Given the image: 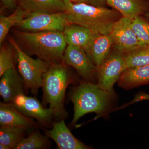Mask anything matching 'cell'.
<instances>
[{
	"label": "cell",
	"mask_w": 149,
	"mask_h": 149,
	"mask_svg": "<svg viewBox=\"0 0 149 149\" xmlns=\"http://www.w3.org/2000/svg\"><path fill=\"white\" fill-rule=\"evenodd\" d=\"M63 62L76 70L85 81L95 83L97 68L83 49L68 45L63 55Z\"/></svg>",
	"instance_id": "9"
},
{
	"label": "cell",
	"mask_w": 149,
	"mask_h": 149,
	"mask_svg": "<svg viewBox=\"0 0 149 149\" xmlns=\"http://www.w3.org/2000/svg\"><path fill=\"white\" fill-rule=\"evenodd\" d=\"M122 54L126 69L149 65V45H141Z\"/></svg>",
	"instance_id": "19"
},
{
	"label": "cell",
	"mask_w": 149,
	"mask_h": 149,
	"mask_svg": "<svg viewBox=\"0 0 149 149\" xmlns=\"http://www.w3.org/2000/svg\"><path fill=\"white\" fill-rule=\"evenodd\" d=\"M144 16L146 17V18L149 21V12L144 14Z\"/></svg>",
	"instance_id": "30"
},
{
	"label": "cell",
	"mask_w": 149,
	"mask_h": 149,
	"mask_svg": "<svg viewBox=\"0 0 149 149\" xmlns=\"http://www.w3.org/2000/svg\"><path fill=\"white\" fill-rule=\"evenodd\" d=\"M29 13L22 9L19 6L10 15L0 16V45L1 46L10 29L23 20Z\"/></svg>",
	"instance_id": "20"
},
{
	"label": "cell",
	"mask_w": 149,
	"mask_h": 149,
	"mask_svg": "<svg viewBox=\"0 0 149 149\" xmlns=\"http://www.w3.org/2000/svg\"><path fill=\"white\" fill-rule=\"evenodd\" d=\"M63 1L68 22L88 28L94 34H109L114 22L122 16L115 9Z\"/></svg>",
	"instance_id": "1"
},
{
	"label": "cell",
	"mask_w": 149,
	"mask_h": 149,
	"mask_svg": "<svg viewBox=\"0 0 149 149\" xmlns=\"http://www.w3.org/2000/svg\"><path fill=\"white\" fill-rule=\"evenodd\" d=\"M69 23L65 12H34L29 13L15 26L23 30L33 32H63L65 27Z\"/></svg>",
	"instance_id": "6"
},
{
	"label": "cell",
	"mask_w": 149,
	"mask_h": 149,
	"mask_svg": "<svg viewBox=\"0 0 149 149\" xmlns=\"http://www.w3.org/2000/svg\"><path fill=\"white\" fill-rule=\"evenodd\" d=\"M28 128L20 127H3L0 128V144L10 148L14 147L24 138Z\"/></svg>",
	"instance_id": "21"
},
{
	"label": "cell",
	"mask_w": 149,
	"mask_h": 149,
	"mask_svg": "<svg viewBox=\"0 0 149 149\" xmlns=\"http://www.w3.org/2000/svg\"><path fill=\"white\" fill-rule=\"evenodd\" d=\"M146 100H149V94H146V93H140L136 95L134 99L132 100L131 102L123 106L120 109L125 108V107L128 106V105H129L132 104L137 102Z\"/></svg>",
	"instance_id": "25"
},
{
	"label": "cell",
	"mask_w": 149,
	"mask_h": 149,
	"mask_svg": "<svg viewBox=\"0 0 149 149\" xmlns=\"http://www.w3.org/2000/svg\"><path fill=\"white\" fill-rule=\"evenodd\" d=\"M19 6L29 13L65 12L63 0H17Z\"/></svg>",
	"instance_id": "18"
},
{
	"label": "cell",
	"mask_w": 149,
	"mask_h": 149,
	"mask_svg": "<svg viewBox=\"0 0 149 149\" xmlns=\"http://www.w3.org/2000/svg\"><path fill=\"white\" fill-rule=\"evenodd\" d=\"M112 45L113 41L110 34H94L87 54L99 67L109 55Z\"/></svg>",
	"instance_id": "14"
},
{
	"label": "cell",
	"mask_w": 149,
	"mask_h": 149,
	"mask_svg": "<svg viewBox=\"0 0 149 149\" xmlns=\"http://www.w3.org/2000/svg\"><path fill=\"white\" fill-rule=\"evenodd\" d=\"M2 4L6 8L13 9L16 7L17 0H1Z\"/></svg>",
	"instance_id": "26"
},
{
	"label": "cell",
	"mask_w": 149,
	"mask_h": 149,
	"mask_svg": "<svg viewBox=\"0 0 149 149\" xmlns=\"http://www.w3.org/2000/svg\"><path fill=\"white\" fill-rule=\"evenodd\" d=\"M11 103L24 115L35 118L45 126L49 124L53 116L49 108L45 109L37 99L24 94L16 96Z\"/></svg>",
	"instance_id": "10"
},
{
	"label": "cell",
	"mask_w": 149,
	"mask_h": 149,
	"mask_svg": "<svg viewBox=\"0 0 149 149\" xmlns=\"http://www.w3.org/2000/svg\"><path fill=\"white\" fill-rule=\"evenodd\" d=\"M74 3H89L88 0H69Z\"/></svg>",
	"instance_id": "28"
},
{
	"label": "cell",
	"mask_w": 149,
	"mask_h": 149,
	"mask_svg": "<svg viewBox=\"0 0 149 149\" xmlns=\"http://www.w3.org/2000/svg\"><path fill=\"white\" fill-rule=\"evenodd\" d=\"M107 4L118 11L122 17L131 20L148 12V6L144 0H107Z\"/></svg>",
	"instance_id": "17"
},
{
	"label": "cell",
	"mask_w": 149,
	"mask_h": 149,
	"mask_svg": "<svg viewBox=\"0 0 149 149\" xmlns=\"http://www.w3.org/2000/svg\"><path fill=\"white\" fill-rule=\"evenodd\" d=\"M1 78L0 95L4 102L11 103L16 96L24 94L25 84L15 69L7 70Z\"/></svg>",
	"instance_id": "13"
},
{
	"label": "cell",
	"mask_w": 149,
	"mask_h": 149,
	"mask_svg": "<svg viewBox=\"0 0 149 149\" xmlns=\"http://www.w3.org/2000/svg\"><path fill=\"white\" fill-rule=\"evenodd\" d=\"M125 69L122 54L116 51L97 68V84L105 91L114 92L113 86Z\"/></svg>",
	"instance_id": "7"
},
{
	"label": "cell",
	"mask_w": 149,
	"mask_h": 149,
	"mask_svg": "<svg viewBox=\"0 0 149 149\" xmlns=\"http://www.w3.org/2000/svg\"><path fill=\"white\" fill-rule=\"evenodd\" d=\"M10 44L16 51L19 72L25 84L33 95H37L40 88L42 87L43 77L51 65L49 62L39 58L29 56L20 48L13 39Z\"/></svg>",
	"instance_id": "5"
},
{
	"label": "cell",
	"mask_w": 149,
	"mask_h": 149,
	"mask_svg": "<svg viewBox=\"0 0 149 149\" xmlns=\"http://www.w3.org/2000/svg\"><path fill=\"white\" fill-rule=\"evenodd\" d=\"M90 4L97 7H104L107 4V0H88Z\"/></svg>",
	"instance_id": "27"
},
{
	"label": "cell",
	"mask_w": 149,
	"mask_h": 149,
	"mask_svg": "<svg viewBox=\"0 0 149 149\" xmlns=\"http://www.w3.org/2000/svg\"><path fill=\"white\" fill-rule=\"evenodd\" d=\"M15 34L32 54L51 64L63 63L67 44L63 32L17 31Z\"/></svg>",
	"instance_id": "4"
},
{
	"label": "cell",
	"mask_w": 149,
	"mask_h": 149,
	"mask_svg": "<svg viewBox=\"0 0 149 149\" xmlns=\"http://www.w3.org/2000/svg\"><path fill=\"white\" fill-rule=\"evenodd\" d=\"M47 137L42 135L38 131H35L27 138H23L13 149H42L48 148Z\"/></svg>",
	"instance_id": "22"
},
{
	"label": "cell",
	"mask_w": 149,
	"mask_h": 149,
	"mask_svg": "<svg viewBox=\"0 0 149 149\" xmlns=\"http://www.w3.org/2000/svg\"><path fill=\"white\" fill-rule=\"evenodd\" d=\"M46 135L55 142L59 149H89L91 147L76 139L67 127L64 120L54 122L52 129L46 131Z\"/></svg>",
	"instance_id": "11"
},
{
	"label": "cell",
	"mask_w": 149,
	"mask_h": 149,
	"mask_svg": "<svg viewBox=\"0 0 149 149\" xmlns=\"http://www.w3.org/2000/svg\"><path fill=\"white\" fill-rule=\"evenodd\" d=\"M114 92L105 91L97 84L84 81L71 88L70 99L74 105L72 124L74 125L83 116L95 113L102 116L108 111L114 96Z\"/></svg>",
	"instance_id": "2"
},
{
	"label": "cell",
	"mask_w": 149,
	"mask_h": 149,
	"mask_svg": "<svg viewBox=\"0 0 149 149\" xmlns=\"http://www.w3.org/2000/svg\"><path fill=\"white\" fill-rule=\"evenodd\" d=\"M149 83V65L125 69L118 81V85L130 90Z\"/></svg>",
	"instance_id": "16"
},
{
	"label": "cell",
	"mask_w": 149,
	"mask_h": 149,
	"mask_svg": "<svg viewBox=\"0 0 149 149\" xmlns=\"http://www.w3.org/2000/svg\"><path fill=\"white\" fill-rule=\"evenodd\" d=\"M0 149H10L8 146L3 144H0Z\"/></svg>",
	"instance_id": "29"
},
{
	"label": "cell",
	"mask_w": 149,
	"mask_h": 149,
	"mask_svg": "<svg viewBox=\"0 0 149 149\" xmlns=\"http://www.w3.org/2000/svg\"><path fill=\"white\" fill-rule=\"evenodd\" d=\"M131 27L141 45H149V21L141 15L131 21Z\"/></svg>",
	"instance_id": "23"
},
{
	"label": "cell",
	"mask_w": 149,
	"mask_h": 149,
	"mask_svg": "<svg viewBox=\"0 0 149 149\" xmlns=\"http://www.w3.org/2000/svg\"><path fill=\"white\" fill-rule=\"evenodd\" d=\"M0 125L3 127L35 128L38 124L33 118L27 117L11 103H0Z\"/></svg>",
	"instance_id": "12"
},
{
	"label": "cell",
	"mask_w": 149,
	"mask_h": 149,
	"mask_svg": "<svg viewBox=\"0 0 149 149\" xmlns=\"http://www.w3.org/2000/svg\"><path fill=\"white\" fill-rule=\"evenodd\" d=\"M17 54L15 56L11 48L8 47H1L0 51V77L7 70L15 69Z\"/></svg>",
	"instance_id": "24"
},
{
	"label": "cell",
	"mask_w": 149,
	"mask_h": 149,
	"mask_svg": "<svg viewBox=\"0 0 149 149\" xmlns=\"http://www.w3.org/2000/svg\"><path fill=\"white\" fill-rule=\"evenodd\" d=\"M63 33L68 45L79 47L86 54L88 53L94 34L91 30L80 25L69 23Z\"/></svg>",
	"instance_id": "15"
},
{
	"label": "cell",
	"mask_w": 149,
	"mask_h": 149,
	"mask_svg": "<svg viewBox=\"0 0 149 149\" xmlns=\"http://www.w3.org/2000/svg\"><path fill=\"white\" fill-rule=\"evenodd\" d=\"M132 20L121 17L116 21L110 32L116 52L125 53L141 45L131 27Z\"/></svg>",
	"instance_id": "8"
},
{
	"label": "cell",
	"mask_w": 149,
	"mask_h": 149,
	"mask_svg": "<svg viewBox=\"0 0 149 149\" xmlns=\"http://www.w3.org/2000/svg\"><path fill=\"white\" fill-rule=\"evenodd\" d=\"M72 78L65 63L51 64L43 77V102L49 104L54 117L64 120L68 113L64 107L66 89L72 83Z\"/></svg>",
	"instance_id": "3"
}]
</instances>
